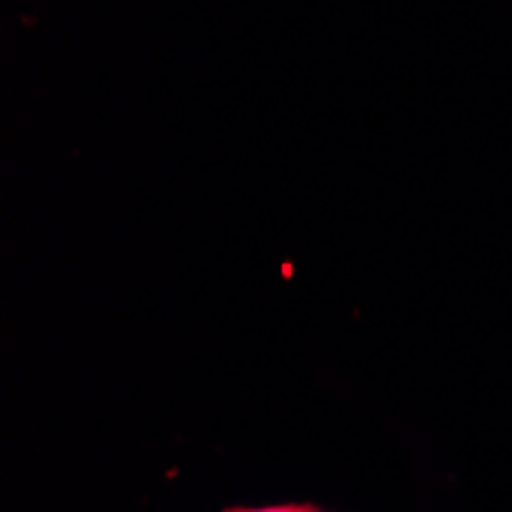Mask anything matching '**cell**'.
Here are the masks:
<instances>
[{
  "instance_id": "obj_1",
  "label": "cell",
  "mask_w": 512,
  "mask_h": 512,
  "mask_svg": "<svg viewBox=\"0 0 512 512\" xmlns=\"http://www.w3.org/2000/svg\"><path fill=\"white\" fill-rule=\"evenodd\" d=\"M224 512H319L313 503H276V506H230Z\"/></svg>"
}]
</instances>
